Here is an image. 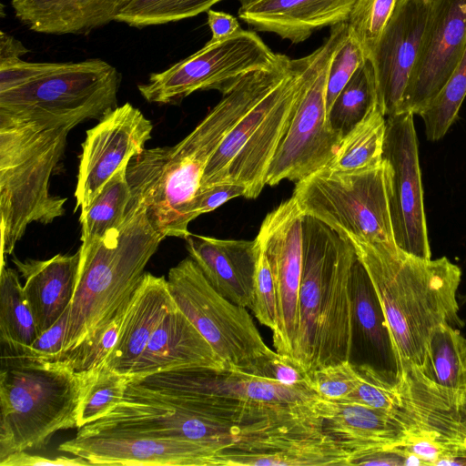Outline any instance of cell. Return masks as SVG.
<instances>
[{
	"instance_id": "cell-1",
	"label": "cell",
	"mask_w": 466,
	"mask_h": 466,
	"mask_svg": "<svg viewBox=\"0 0 466 466\" xmlns=\"http://www.w3.org/2000/svg\"><path fill=\"white\" fill-rule=\"evenodd\" d=\"M291 58L279 54L271 66L242 77L182 140L145 148L129 161L130 188L143 197L152 226L164 237L186 238L196 218L195 197L204 170L223 140L260 99L291 71Z\"/></svg>"
},
{
	"instance_id": "cell-2",
	"label": "cell",
	"mask_w": 466,
	"mask_h": 466,
	"mask_svg": "<svg viewBox=\"0 0 466 466\" xmlns=\"http://www.w3.org/2000/svg\"><path fill=\"white\" fill-rule=\"evenodd\" d=\"M347 237L380 301L396 360V380L414 368L424 372L433 329L440 324L461 329L465 324L457 299L460 267L446 257L413 255L395 243Z\"/></svg>"
},
{
	"instance_id": "cell-3",
	"label": "cell",
	"mask_w": 466,
	"mask_h": 466,
	"mask_svg": "<svg viewBox=\"0 0 466 466\" xmlns=\"http://www.w3.org/2000/svg\"><path fill=\"white\" fill-rule=\"evenodd\" d=\"M299 329L294 361L309 376L350 360L354 339L351 270L357 258L351 240L304 215Z\"/></svg>"
},
{
	"instance_id": "cell-4",
	"label": "cell",
	"mask_w": 466,
	"mask_h": 466,
	"mask_svg": "<svg viewBox=\"0 0 466 466\" xmlns=\"http://www.w3.org/2000/svg\"><path fill=\"white\" fill-rule=\"evenodd\" d=\"M84 121L76 116L0 115L1 266L30 224H50L64 215L66 198L50 193V179L68 133Z\"/></svg>"
},
{
	"instance_id": "cell-5",
	"label": "cell",
	"mask_w": 466,
	"mask_h": 466,
	"mask_svg": "<svg viewBox=\"0 0 466 466\" xmlns=\"http://www.w3.org/2000/svg\"><path fill=\"white\" fill-rule=\"evenodd\" d=\"M131 193L122 223L80 254L60 359L108 323L129 301L165 238L152 226L143 197L133 189Z\"/></svg>"
},
{
	"instance_id": "cell-6",
	"label": "cell",
	"mask_w": 466,
	"mask_h": 466,
	"mask_svg": "<svg viewBox=\"0 0 466 466\" xmlns=\"http://www.w3.org/2000/svg\"><path fill=\"white\" fill-rule=\"evenodd\" d=\"M85 380L65 360L2 350L0 461L46 446L58 431L77 428Z\"/></svg>"
},
{
	"instance_id": "cell-7",
	"label": "cell",
	"mask_w": 466,
	"mask_h": 466,
	"mask_svg": "<svg viewBox=\"0 0 466 466\" xmlns=\"http://www.w3.org/2000/svg\"><path fill=\"white\" fill-rule=\"evenodd\" d=\"M130 383L259 431L310 413L311 404L319 397L310 389L289 387L228 369L175 370L132 380Z\"/></svg>"
},
{
	"instance_id": "cell-8",
	"label": "cell",
	"mask_w": 466,
	"mask_h": 466,
	"mask_svg": "<svg viewBox=\"0 0 466 466\" xmlns=\"http://www.w3.org/2000/svg\"><path fill=\"white\" fill-rule=\"evenodd\" d=\"M120 76L100 58L79 62L0 63V115L101 119L116 107Z\"/></svg>"
},
{
	"instance_id": "cell-9",
	"label": "cell",
	"mask_w": 466,
	"mask_h": 466,
	"mask_svg": "<svg viewBox=\"0 0 466 466\" xmlns=\"http://www.w3.org/2000/svg\"><path fill=\"white\" fill-rule=\"evenodd\" d=\"M323 44L299 58L301 85L287 131L268 170L266 186L298 182L328 167L342 137L328 123L326 95L329 68L336 50L349 35L347 23L330 27Z\"/></svg>"
},
{
	"instance_id": "cell-10",
	"label": "cell",
	"mask_w": 466,
	"mask_h": 466,
	"mask_svg": "<svg viewBox=\"0 0 466 466\" xmlns=\"http://www.w3.org/2000/svg\"><path fill=\"white\" fill-rule=\"evenodd\" d=\"M301 85L299 58L289 74L253 106L208 161L200 187L237 183L246 198H256L266 186L271 161L294 113Z\"/></svg>"
},
{
	"instance_id": "cell-11",
	"label": "cell",
	"mask_w": 466,
	"mask_h": 466,
	"mask_svg": "<svg viewBox=\"0 0 466 466\" xmlns=\"http://www.w3.org/2000/svg\"><path fill=\"white\" fill-rule=\"evenodd\" d=\"M106 431L193 442L210 451L217 459L262 431L238 425L191 403L129 383L124 399L110 412L78 428L76 433Z\"/></svg>"
},
{
	"instance_id": "cell-12",
	"label": "cell",
	"mask_w": 466,
	"mask_h": 466,
	"mask_svg": "<svg viewBox=\"0 0 466 466\" xmlns=\"http://www.w3.org/2000/svg\"><path fill=\"white\" fill-rule=\"evenodd\" d=\"M292 197L304 215L339 233L395 243L384 160L376 167L350 173L323 168L296 182Z\"/></svg>"
},
{
	"instance_id": "cell-13",
	"label": "cell",
	"mask_w": 466,
	"mask_h": 466,
	"mask_svg": "<svg viewBox=\"0 0 466 466\" xmlns=\"http://www.w3.org/2000/svg\"><path fill=\"white\" fill-rule=\"evenodd\" d=\"M167 284L178 309L210 344L226 369L244 372L272 350L247 308L218 293L190 257L169 269Z\"/></svg>"
},
{
	"instance_id": "cell-14",
	"label": "cell",
	"mask_w": 466,
	"mask_h": 466,
	"mask_svg": "<svg viewBox=\"0 0 466 466\" xmlns=\"http://www.w3.org/2000/svg\"><path fill=\"white\" fill-rule=\"evenodd\" d=\"M278 57L255 31L241 29L225 40L207 42L167 69L151 74L137 88L147 102L157 104L178 103L196 91L214 89L225 95L242 77L271 66Z\"/></svg>"
},
{
	"instance_id": "cell-15",
	"label": "cell",
	"mask_w": 466,
	"mask_h": 466,
	"mask_svg": "<svg viewBox=\"0 0 466 466\" xmlns=\"http://www.w3.org/2000/svg\"><path fill=\"white\" fill-rule=\"evenodd\" d=\"M413 116L400 112L386 116L382 158L394 242L409 253L431 258Z\"/></svg>"
},
{
	"instance_id": "cell-16",
	"label": "cell",
	"mask_w": 466,
	"mask_h": 466,
	"mask_svg": "<svg viewBox=\"0 0 466 466\" xmlns=\"http://www.w3.org/2000/svg\"><path fill=\"white\" fill-rule=\"evenodd\" d=\"M304 214L291 196L263 219L256 237L269 263L277 290V352L294 360L299 329V295L302 273Z\"/></svg>"
},
{
	"instance_id": "cell-17",
	"label": "cell",
	"mask_w": 466,
	"mask_h": 466,
	"mask_svg": "<svg viewBox=\"0 0 466 466\" xmlns=\"http://www.w3.org/2000/svg\"><path fill=\"white\" fill-rule=\"evenodd\" d=\"M400 403L394 414L400 427L399 447L428 440L443 447L450 457H466V392L437 384L420 369H411L397 380Z\"/></svg>"
},
{
	"instance_id": "cell-18",
	"label": "cell",
	"mask_w": 466,
	"mask_h": 466,
	"mask_svg": "<svg viewBox=\"0 0 466 466\" xmlns=\"http://www.w3.org/2000/svg\"><path fill=\"white\" fill-rule=\"evenodd\" d=\"M152 130L150 120L126 103L86 131L78 165L75 210L85 211L112 176L144 151Z\"/></svg>"
},
{
	"instance_id": "cell-19",
	"label": "cell",
	"mask_w": 466,
	"mask_h": 466,
	"mask_svg": "<svg viewBox=\"0 0 466 466\" xmlns=\"http://www.w3.org/2000/svg\"><path fill=\"white\" fill-rule=\"evenodd\" d=\"M466 46V0H431L416 63L400 112L419 115L452 75Z\"/></svg>"
},
{
	"instance_id": "cell-20",
	"label": "cell",
	"mask_w": 466,
	"mask_h": 466,
	"mask_svg": "<svg viewBox=\"0 0 466 466\" xmlns=\"http://www.w3.org/2000/svg\"><path fill=\"white\" fill-rule=\"evenodd\" d=\"M350 456L322 431L312 410L219 454L215 466H349Z\"/></svg>"
},
{
	"instance_id": "cell-21",
	"label": "cell",
	"mask_w": 466,
	"mask_h": 466,
	"mask_svg": "<svg viewBox=\"0 0 466 466\" xmlns=\"http://www.w3.org/2000/svg\"><path fill=\"white\" fill-rule=\"evenodd\" d=\"M431 9V0H398L375 47L369 55L385 116L399 113L416 63Z\"/></svg>"
},
{
	"instance_id": "cell-22",
	"label": "cell",
	"mask_w": 466,
	"mask_h": 466,
	"mask_svg": "<svg viewBox=\"0 0 466 466\" xmlns=\"http://www.w3.org/2000/svg\"><path fill=\"white\" fill-rule=\"evenodd\" d=\"M58 450L91 465L215 466L216 460L214 453L193 442L113 431L76 433Z\"/></svg>"
},
{
	"instance_id": "cell-23",
	"label": "cell",
	"mask_w": 466,
	"mask_h": 466,
	"mask_svg": "<svg viewBox=\"0 0 466 466\" xmlns=\"http://www.w3.org/2000/svg\"><path fill=\"white\" fill-rule=\"evenodd\" d=\"M189 257L223 297L251 309L257 239H220L189 233L185 238Z\"/></svg>"
},
{
	"instance_id": "cell-24",
	"label": "cell",
	"mask_w": 466,
	"mask_h": 466,
	"mask_svg": "<svg viewBox=\"0 0 466 466\" xmlns=\"http://www.w3.org/2000/svg\"><path fill=\"white\" fill-rule=\"evenodd\" d=\"M189 368L224 370L226 366L177 307L163 319L132 367L129 376L132 380Z\"/></svg>"
},
{
	"instance_id": "cell-25",
	"label": "cell",
	"mask_w": 466,
	"mask_h": 466,
	"mask_svg": "<svg viewBox=\"0 0 466 466\" xmlns=\"http://www.w3.org/2000/svg\"><path fill=\"white\" fill-rule=\"evenodd\" d=\"M354 1L253 0L240 5L238 16L257 31L299 44L318 29L347 23Z\"/></svg>"
},
{
	"instance_id": "cell-26",
	"label": "cell",
	"mask_w": 466,
	"mask_h": 466,
	"mask_svg": "<svg viewBox=\"0 0 466 466\" xmlns=\"http://www.w3.org/2000/svg\"><path fill=\"white\" fill-rule=\"evenodd\" d=\"M177 308L167 279L145 272L128 301L117 341L103 365L129 375L163 319Z\"/></svg>"
},
{
	"instance_id": "cell-27",
	"label": "cell",
	"mask_w": 466,
	"mask_h": 466,
	"mask_svg": "<svg viewBox=\"0 0 466 466\" xmlns=\"http://www.w3.org/2000/svg\"><path fill=\"white\" fill-rule=\"evenodd\" d=\"M312 409L322 431L350 454L400 444V427L394 410L319 397L314 400Z\"/></svg>"
},
{
	"instance_id": "cell-28",
	"label": "cell",
	"mask_w": 466,
	"mask_h": 466,
	"mask_svg": "<svg viewBox=\"0 0 466 466\" xmlns=\"http://www.w3.org/2000/svg\"><path fill=\"white\" fill-rule=\"evenodd\" d=\"M25 279L24 293L32 310L37 335L50 328L70 307L79 268V250L46 260L13 259Z\"/></svg>"
},
{
	"instance_id": "cell-29",
	"label": "cell",
	"mask_w": 466,
	"mask_h": 466,
	"mask_svg": "<svg viewBox=\"0 0 466 466\" xmlns=\"http://www.w3.org/2000/svg\"><path fill=\"white\" fill-rule=\"evenodd\" d=\"M131 0H25L12 5L19 21L43 34H86L115 21Z\"/></svg>"
},
{
	"instance_id": "cell-30",
	"label": "cell",
	"mask_w": 466,
	"mask_h": 466,
	"mask_svg": "<svg viewBox=\"0 0 466 466\" xmlns=\"http://www.w3.org/2000/svg\"><path fill=\"white\" fill-rule=\"evenodd\" d=\"M386 116L379 104L341 139L327 167L336 172H357L383 162Z\"/></svg>"
},
{
	"instance_id": "cell-31",
	"label": "cell",
	"mask_w": 466,
	"mask_h": 466,
	"mask_svg": "<svg viewBox=\"0 0 466 466\" xmlns=\"http://www.w3.org/2000/svg\"><path fill=\"white\" fill-rule=\"evenodd\" d=\"M34 316L18 271L1 266L0 342L2 350L21 355L37 338Z\"/></svg>"
},
{
	"instance_id": "cell-32",
	"label": "cell",
	"mask_w": 466,
	"mask_h": 466,
	"mask_svg": "<svg viewBox=\"0 0 466 466\" xmlns=\"http://www.w3.org/2000/svg\"><path fill=\"white\" fill-rule=\"evenodd\" d=\"M124 164L106 182L89 207L80 213V254L89 250L111 229L119 226L126 215L132 193Z\"/></svg>"
},
{
	"instance_id": "cell-33",
	"label": "cell",
	"mask_w": 466,
	"mask_h": 466,
	"mask_svg": "<svg viewBox=\"0 0 466 466\" xmlns=\"http://www.w3.org/2000/svg\"><path fill=\"white\" fill-rule=\"evenodd\" d=\"M424 373L442 387L466 392V338L460 329L440 324L433 329Z\"/></svg>"
},
{
	"instance_id": "cell-34",
	"label": "cell",
	"mask_w": 466,
	"mask_h": 466,
	"mask_svg": "<svg viewBox=\"0 0 466 466\" xmlns=\"http://www.w3.org/2000/svg\"><path fill=\"white\" fill-rule=\"evenodd\" d=\"M350 286L354 329L358 328L362 337L377 351L389 353L395 360L380 301L358 256L352 266Z\"/></svg>"
},
{
	"instance_id": "cell-35",
	"label": "cell",
	"mask_w": 466,
	"mask_h": 466,
	"mask_svg": "<svg viewBox=\"0 0 466 466\" xmlns=\"http://www.w3.org/2000/svg\"><path fill=\"white\" fill-rule=\"evenodd\" d=\"M377 104L375 73L370 60L367 58L333 102L328 114L329 126L343 137Z\"/></svg>"
},
{
	"instance_id": "cell-36",
	"label": "cell",
	"mask_w": 466,
	"mask_h": 466,
	"mask_svg": "<svg viewBox=\"0 0 466 466\" xmlns=\"http://www.w3.org/2000/svg\"><path fill=\"white\" fill-rule=\"evenodd\" d=\"M85 375L77 429L110 412L124 399L131 381L129 375L118 373L105 365Z\"/></svg>"
},
{
	"instance_id": "cell-37",
	"label": "cell",
	"mask_w": 466,
	"mask_h": 466,
	"mask_svg": "<svg viewBox=\"0 0 466 466\" xmlns=\"http://www.w3.org/2000/svg\"><path fill=\"white\" fill-rule=\"evenodd\" d=\"M222 0H131L115 21L134 27L164 25L207 12Z\"/></svg>"
},
{
	"instance_id": "cell-38",
	"label": "cell",
	"mask_w": 466,
	"mask_h": 466,
	"mask_svg": "<svg viewBox=\"0 0 466 466\" xmlns=\"http://www.w3.org/2000/svg\"><path fill=\"white\" fill-rule=\"evenodd\" d=\"M466 96V46L461 59L448 82L420 112L429 141H437L444 137L458 116Z\"/></svg>"
},
{
	"instance_id": "cell-39",
	"label": "cell",
	"mask_w": 466,
	"mask_h": 466,
	"mask_svg": "<svg viewBox=\"0 0 466 466\" xmlns=\"http://www.w3.org/2000/svg\"><path fill=\"white\" fill-rule=\"evenodd\" d=\"M127 304L108 323L60 360L66 361L78 373H86L102 366L117 341Z\"/></svg>"
},
{
	"instance_id": "cell-40",
	"label": "cell",
	"mask_w": 466,
	"mask_h": 466,
	"mask_svg": "<svg viewBox=\"0 0 466 466\" xmlns=\"http://www.w3.org/2000/svg\"><path fill=\"white\" fill-rule=\"evenodd\" d=\"M398 0H355L347 21L350 33L360 42L367 56L386 27Z\"/></svg>"
},
{
	"instance_id": "cell-41",
	"label": "cell",
	"mask_w": 466,
	"mask_h": 466,
	"mask_svg": "<svg viewBox=\"0 0 466 466\" xmlns=\"http://www.w3.org/2000/svg\"><path fill=\"white\" fill-rule=\"evenodd\" d=\"M359 382L344 401H353L372 408L395 410L400 403L397 381L370 364L358 365Z\"/></svg>"
},
{
	"instance_id": "cell-42",
	"label": "cell",
	"mask_w": 466,
	"mask_h": 466,
	"mask_svg": "<svg viewBox=\"0 0 466 466\" xmlns=\"http://www.w3.org/2000/svg\"><path fill=\"white\" fill-rule=\"evenodd\" d=\"M368 56L360 42L350 33L331 59L327 82V117L336 97Z\"/></svg>"
},
{
	"instance_id": "cell-43",
	"label": "cell",
	"mask_w": 466,
	"mask_h": 466,
	"mask_svg": "<svg viewBox=\"0 0 466 466\" xmlns=\"http://www.w3.org/2000/svg\"><path fill=\"white\" fill-rule=\"evenodd\" d=\"M251 310L262 325L270 329L272 333L276 331L278 328L276 285L269 263L259 244L254 272Z\"/></svg>"
},
{
	"instance_id": "cell-44",
	"label": "cell",
	"mask_w": 466,
	"mask_h": 466,
	"mask_svg": "<svg viewBox=\"0 0 466 466\" xmlns=\"http://www.w3.org/2000/svg\"><path fill=\"white\" fill-rule=\"evenodd\" d=\"M310 385L326 400L344 401L356 388L360 375L350 360L324 366L310 374Z\"/></svg>"
},
{
	"instance_id": "cell-45",
	"label": "cell",
	"mask_w": 466,
	"mask_h": 466,
	"mask_svg": "<svg viewBox=\"0 0 466 466\" xmlns=\"http://www.w3.org/2000/svg\"><path fill=\"white\" fill-rule=\"evenodd\" d=\"M244 372L282 385L312 390L309 375L292 359L277 351L259 358Z\"/></svg>"
},
{
	"instance_id": "cell-46",
	"label": "cell",
	"mask_w": 466,
	"mask_h": 466,
	"mask_svg": "<svg viewBox=\"0 0 466 466\" xmlns=\"http://www.w3.org/2000/svg\"><path fill=\"white\" fill-rule=\"evenodd\" d=\"M70 307L24 351L27 357L56 360L63 352Z\"/></svg>"
},
{
	"instance_id": "cell-47",
	"label": "cell",
	"mask_w": 466,
	"mask_h": 466,
	"mask_svg": "<svg viewBox=\"0 0 466 466\" xmlns=\"http://www.w3.org/2000/svg\"><path fill=\"white\" fill-rule=\"evenodd\" d=\"M245 195L246 187L237 183H218L201 187L194 199V214L198 218L217 209L230 199Z\"/></svg>"
},
{
	"instance_id": "cell-48",
	"label": "cell",
	"mask_w": 466,
	"mask_h": 466,
	"mask_svg": "<svg viewBox=\"0 0 466 466\" xmlns=\"http://www.w3.org/2000/svg\"><path fill=\"white\" fill-rule=\"evenodd\" d=\"M406 453L400 447H380L352 453L350 465L404 466Z\"/></svg>"
},
{
	"instance_id": "cell-49",
	"label": "cell",
	"mask_w": 466,
	"mask_h": 466,
	"mask_svg": "<svg viewBox=\"0 0 466 466\" xmlns=\"http://www.w3.org/2000/svg\"><path fill=\"white\" fill-rule=\"evenodd\" d=\"M83 466L91 465L87 461L77 457L60 455L56 457H45L34 455L25 451L14 452L0 461V466Z\"/></svg>"
},
{
	"instance_id": "cell-50",
	"label": "cell",
	"mask_w": 466,
	"mask_h": 466,
	"mask_svg": "<svg viewBox=\"0 0 466 466\" xmlns=\"http://www.w3.org/2000/svg\"><path fill=\"white\" fill-rule=\"evenodd\" d=\"M207 15L208 25L212 34L209 42L225 40L242 29L238 19L230 14L209 9Z\"/></svg>"
},
{
	"instance_id": "cell-51",
	"label": "cell",
	"mask_w": 466,
	"mask_h": 466,
	"mask_svg": "<svg viewBox=\"0 0 466 466\" xmlns=\"http://www.w3.org/2000/svg\"><path fill=\"white\" fill-rule=\"evenodd\" d=\"M29 50L15 36L0 32V62L21 59Z\"/></svg>"
},
{
	"instance_id": "cell-52",
	"label": "cell",
	"mask_w": 466,
	"mask_h": 466,
	"mask_svg": "<svg viewBox=\"0 0 466 466\" xmlns=\"http://www.w3.org/2000/svg\"><path fill=\"white\" fill-rule=\"evenodd\" d=\"M251 1H253V0H238V2L240 3V5L248 4V3L251 2Z\"/></svg>"
},
{
	"instance_id": "cell-53",
	"label": "cell",
	"mask_w": 466,
	"mask_h": 466,
	"mask_svg": "<svg viewBox=\"0 0 466 466\" xmlns=\"http://www.w3.org/2000/svg\"><path fill=\"white\" fill-rule=\"evenodd\" d=\"M463 412H464V418H465V420H466V400H465L464 404H463Z\"/></svg>"
},
{
	"instance_id": "cell-54",
	"label": "cell",
	"mask_w": 466,
	"mask_h": 466,
	"mask_svg": "<svg viewBox=\"0 0 466 466\" xmlns=\"http://www.w3.org/2000/svg\"><path fill=\"white\" fill-rule=\"evenodd\" d=\"M23 1H25V0H12L11 4L14 5V4L21 3Z\"/></svg>"
},
{
	"instance_id": "cell-55",
	"label": "cell",
	"mask_w": 466,
	"mask_h": 466,
	"mask_svg": "<svg viewBox=\"0 0 466 466\" xmlns=\"http://www.w3.org/2000/svg\"><path fill=\"white\" fill-rule=\"evenodd\" d=\"M463 302H466V295L462 299Z\"/></svg>"
}]
</instances>
